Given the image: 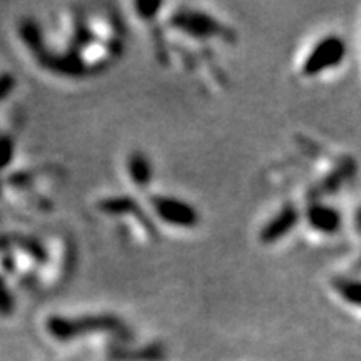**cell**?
Segmentation results:
<instances>
[{
  "instance_id": "9c48e42d",
  "label": "cell",
  "mask_w": 361,
  "mask_h": 361,
  "mask_svg": "<svg viewBox=\"0 0 361 361\" xmlns=\"http://www.w3.org/2000/svg\"><path fill=\"white\" fill-rule=\"evenodd\" d=\"M97 207L102 211V213L111 214V216H121V214H129V213L142 214L141 207H139L135 200L128 196L106 197V200L99 201Z\"/></svg>"
},
{
  "instance_id": "7a4b0ae2",
  "label": "cell",
  "mask_w": 361,
  "mask_h": 361,
  "mask_svg": "<svg viewBox=\"0 0 361 361\" xmlns=\"http://www.w3.org/2000/svg\"><path fill=\"white\" fill-rule=\"evenodd\" d=\"M169 24L173 29L179 32L191 35L196 39H211V37H223L231 40V30L221 24L218 19L211 17L209 13L192 11V8H183L173 13L169 19Z\"/></svg>"
},
{
  "instance_id": "5b68a950",
  "label": "cell",
  "mask_w": 361,
  "mask_h": 361,
  "mask_svg": "<svg viewBox=\"0 0 361 361\" xmlns=\"http://www.w3.org/2000/svg\"><path fill=\"white\" fill-rule=\"evenodd\" d=\"M112 361H164L168 358V350L159 343L137 346V348H114L109 353Z\"/></svg>"
},
{
  "instance_id": "277c9868",
  "label": "cell",
  "mask_w": 361,
  "mask_h": 361,
  "mask_svg": "<svg viewBox=\"0 0 361 361\" xmlns=\"http://www.w3.org/2000/svg\"><path fill=\"white\" fill-rule=\"evenodd\" d=\"M37 61L47 71L57 75H64V78H82L89 71L82 59L75 54H52L45 51Z\"/></svg>"
},
{
  "instance_id": "3957f363",
  "label": "cell",
  "mask_w": 361,
  "mask_h": 361,
  "mask_svg": "<svg viewBox=\"0 0 361 361\" xmlns=\"http://www.w3.org/2000/svg\"><path fill=\"white\" fill-rule=\"evenodd\" d=\"M151 207L154 209L156 216L171 226H178V228H194L200 223V213L192 204L178 200L173 196H162L156 194L151 196Z\"/></svg>"
},
{
  "instance_id": "ba28073f",
  "label": "cell",
  "mask_w": 361,
  "mask_h": 361,
  "mask_svg": "<svg viewBox=\"0 0 361 361\" xmlns=\"http://www.w3.org/2000/svg\"><path fill=\"white\" fill-rule=\"evenodd\" d=\"M295 219H296L295 211L290 209V207L284 209L283 213H279L269 224L264 226V229L261 231V241L274 243L279 236H283V234L291 228V224L295 223Z\"/></svg>"
},
{
  "instance_id": "6da1fadb",
  "label": "cell",
  "mask_w": 361,
  "mask_h": 361,
  "mask_svg": "<svg viewBox=\"0 0 361 361\" xmlns=\"http://www.w3.org/2000/svg\"><path fill=\"white\" fill-rule=\"evenodd\" d=\"M45 329L59 341H72L89 333H121L123 335L126 326L123 319L117 318L116 314H84L75 316V318L54 314L49 316L45 322Z\"/></svg>"
},
{
  "instance_id": "8992f818",
  "label": "cell",
  "mask_w": 361,
  "mask_h": 361,
  "mask_svg": "<svg viewBox=\"0 0 361 361\" xmlns=\"http://www.w3.org/2000/svg\"><path fill=\"white\" fill-rule=\"evenodd\" d=\"M128 173L133 183L139 188H147L152 180V164L141 151L130 152L128 157Z\"/></svg>"
},
{
  "instance_id": "30bf717a",
  "label": "cell",
  "mask_w": 361,
  "mask_h": 361,
  "mask_svg": "<svg viewBox=\"0 0 361 361\" xmlns=\"http://www.w3.org/2000/svg\"><path fill=\"white\" fill-rule=\"evenodd\" d=\"M11 243L12 245L19 246L20 250L29 252L35 261H45V250L42 247V245H39V243L35 241V239L19 236V234H12Z\"/></svg>"
},
{
  "instance_id": "7c38bea8",
  "label": "cell",
  "mask_w": 361,
  "mask_h": 361,
  "mask_svg": "<svg viewBox=\"0 0 361 361\" xmlns=\"http://www.w3.org/2000/svg\"><path fill=\"white\" fill-rule=\"evenodd\" d=\"M135 8H137V13L142 17V19H154L156 13L159 8H162L161 2H137L135 4Z\"/></svg>"
},
{
  "instance_id": "4fadbf2b",
  "label": "cell",
  "mask_w": 361,
  "mask_h": 361,
  "mask_svg": "<svg viewBox=\"0 0 361 361\" xmlns=\"http://www.w3.org/2000/svg\"><path fill=\"white\" fill-rule=\"evenodd\" d=\"M13 156V147L12 141L8 137H0V169H4L8 166Z\"/></svg>"
},
{
  "instance_id": "52a82bcc",
  "label": "cell",
  "mask_w": 361,
  "mask_h": 361,
  "mask_svg": "<svg viewBox=\"0 0 361 361\" xmlns=\"http://www.w3.org/2000/svg\"><path fill=\"white\" fill-rule=\"evenodd\" d=\"M19 34L20 39L24 40V44L27 45V49L32 52V56L35 59H39L45 51H47V45H45L42 39V30H40V27L35 24L32 19H25L20 22Z\"/></svg>"
},
{
  "instance_id": "8fae6325",
  "label": "cell",
  "mask_w": 361,
  "mask_h": 361,
  "mask_svg": "<svg viewBox=\"0 0 361 361\" xmlns=\"http://www.w3.org/2000/svg\"><path fill=\"white\" fill-rule=\"evenodd\" d=\"M13 298L8 291L6 281H4L2 276H0V314L2 316H8L12 314L13 311Z\"/></svg>"
},
{
  "instance_id": "5bb4252c",
  "label": "cell",
  "mask_w": 361,
  "mask_h": 361,
  "mask_svg": "<svg viewBox=\"0 0 361 361\" xmlns=\"http://www.w3.org/2000/svg\"><path fill=\"white\" fill-rule=\"evenodd\" d=\"M13 87H16V78L12 74H8V72H2L0 74V102L11 94Z\"/></svg>"
}]
</instances>
